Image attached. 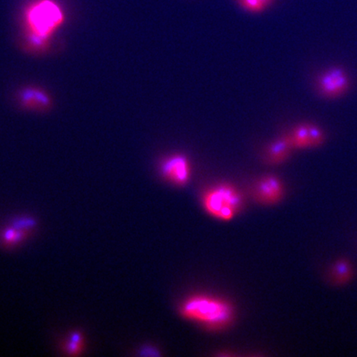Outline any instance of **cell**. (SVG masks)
<instances>
[{"mask_svg": "<svg viewBox=\"0 0 357 357\" xmlns=\"http://www.w3.org/2000/svg\"><path fill=\"white\" fill-rule=\"evenodd\" d=\"M183 318L207 328H224L232 323L234 318L233 306L223 298L212 295H191L184 299L179 307Z\"/></svg>", "mask_w": 357, "mask_h": 357, "instance_id": "6da1fadb", "label": "cell"}, {"mask_svg": "<svg viewBox=\"0 0 357 357\" xmlns=\"http://www.w3.org/2000/svg\"><path fill=\"white\" fill-rule=\"evenodd\" d=\"M29 33L27 45L33 52H42L48 46L50 37L62 22V13L57 5L44 1L35 5L28 13Z\"/></svg>", "mask_w": 357, "mask_h": 357, "instance_id": "7a4b0ae2", "label": "cell"}, {"mask_svg": "<svg viewBox=\"0 0 357 357\" xmlns=\"http://www.w3.org/2000/svg\"><path fill=\"white\" fill-rule=\"evenodd\" d=\"M202 205L212 218L221 221H230L240 211L243 196L232 184L221 183L210 187L204 192Z\"/></svg>", "mask_w": 357, "mask_h": 357, "instance_id": "3957f363", "label": "cell"}, {"mask_svg": "<svg viewBox=\"0 0 357 357\" xmlns=\"http://www.w3.org/2000/svg\"><path fill=\"white\" fill-rule=\"evenodd\" d=\"M351 86L348 75L344 69L332 67L325 70L317 80V89L321 96L327 100L339 99L347 93Z\"/></svg>", "mask_w": 357, "mask_h": 357, "instance_id": "277c9868", "label": "cell"}, {"mask_svg": "<svg viewBox=\"0 0 357 357\" xmlns=\"http://www.w3.org/2000/svg\"><path fill=\"white\" fill-rule=\"evenodd\" d=\"M160 173L171 184L176 186H184L191 180L192 173L191 162L183 154H172L161 160Z\"/></svg>", "mask_w": 357, "mask_h": 357, "instance_id": "5b68a950", "label": "cell"}, {"mask_svg": "<svg viewBox=\"0 0 357 357\" xmlns=\"http://www.w3.org/2000/svg\"><path fill=\"white\" fill-rule=\"evenodd\" d=\"M288 135L295 150L319 148L326 141L324 132L312 124H299L288 132Z\"/></svg>", "mask_w": 357, "mask_h": 357, "instance_id": "8992f818", "label": "cell"}, {"mask_svg": "<svg viewBox=\"0 0 357 357\" xmlns=\"http://www.w3.org/2000/svg\"><path fill=\"white\" fill-rule=\"evenodd\" d=\"M284 195L283 182L277 176H262L254 186V196L260 204L272 205L277 204Z\"/></svg>", "mask_w": 357, "mask_h": 357, "instance_id": "52a82bcc", "label": "cell"}, {"mask_svg": "<svg viewBox=\"0 0 357 357\" xmlns=\"http://www.w3.org/2000/svg\"><path fill=\"white\" fill-rule=\"evenodd\" d=\"M294 150L288 133L281 135L271 141L265 149V162L271 165L283 164L290 158Z\"/></svg>", "mask_w": 357, "mask_h": 357, "instance_id": "ba28073f", "label": "cell"}, {"mask_svg": "<svg viewBox=\"0 0 357 357\" xmlns=\"http://www.w3.org/2000/svg\"><path fill=\"white\" fill-rule=\"evenodd\" d=\"M18 100L21 106L31 110L45 111L52 105L49 93L36 86H28L21 89Z\"/></svg>", "mask_w": 357, "mask_h": 357, "instance_id": "9c48e42d", "label": "cell"}, {"mask_svg": "<svg viewBox=\"0 0 357 357\" xmlns=\"http://www.w3.org/2000/svg\"><path fill=\"white\" fill-rule=\"evenodd\" d=\"M29 231L13 227L6 228L0 233V243L6 247H13L29 236Z\"/></svg>", "mask_w": 357, "mask_h": 357, "instance_id": "30bf717a", "label": "cell"}, {"mask_svg": "<svg viewBox=\"0 0 357 357\" xmlns=\"http://www.w3.org/2000/svg\"><path fill=\"white\" fill-rule=\"evenodd\" d=\"M238 2L241 6L251 13H260L267 8L261 0H238Z\"/></svg>", "mask_w": 357, "mask_h": 357, "instance_id": "8fae6325", "label": "cell"}, {"mask_svg": "<svg viewBox=\"0 0 357 357\" xmlns=\"http://www.w3.org/2000/svg\"><path fill=\"white\" fill-rule=\"evenodd\" d=\"M80 344H81V335L80 334H73L70 336V341L66 350L69 354L75 355L80 351Z\"/></svg>", "mask_w": 357, "mask_h": 357, "instance_id": "7c38bea8", "label": "cell"}, {"mask_svg": "<svg viewBox=\"0 0 357 357\" xmlns=\"http://www.w3.org/2000/svg\"><path fill=\"white\" fill-rule=\"evenodd\" d=\"M334 271L337 274L338 279H345L346 278L348 277L349 275H350L349 266L344 261L338 263V265L336 266L335 269H334Z\"/></svg>", "mask_w": 357, "mask_h": 357, "instance_id": "4fadbf2b", "label": "cell"}, {"mask_svg": "<svg viewBox=\"0 0 357 357\" xmlns=\"http://www.w3.org/2000/svg\"><path fill=\"white\" fill-rule=\"evenodd\" d=\"M262 2L264 3L266 6L268 7L272 4L273 0H261Z\"/></svg>", "mask_w": 357, "mask_h": 357, "instance_id": "5bb4252c", "label": "cell"}]
</instances>
